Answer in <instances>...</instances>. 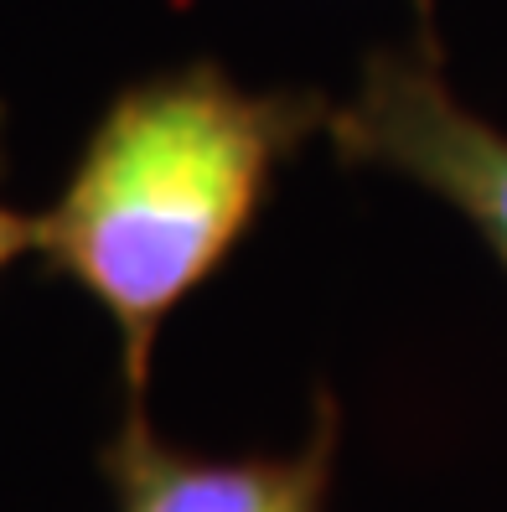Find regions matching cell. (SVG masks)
I'll use <instances>...</instances> for the list:
<instances>
[{"label": "cell", "instance_id": "cell-1", "mask_svg": "<svg viewBox=\"0 0 507 512\" xmlns=\"http://www.w3.org/2000/svg\"><path fill=\"white\" fill-rule=\"evenodd\" d=\"M321 125L316 94H259L218 63L171 68L109 99L42 213L37 254L114 321L125 409H145L171 311L223 269L285 156Z\"/></svg>", "mask_w": 507, "mask_h": 512}, {"label": "cell", "instance_id": "cell-2", "mask_svg": "<svg viewBox=\"0 0 507 512\" xmlns=\"http://www.w3.org/2000/svg\"><path fill=\"white\" fill-rule=\"evenodd\" d=\"M337 156L435 192L507 269V130L471 114L430 52H373L357 94L326 114Z\"/></svg>", "mask_w": 507, "mask_h": 512}, {"label": "cell", "instance_id": "cell-3", "mask_svg": "<svg viewBox=\"0 0 507 512\" xmlns=\"http://www.w3.org/2000/svg\"><path fill=\"white\" fill-rule=\"evenodd\" d=\"M337 435V404L321 394L311 440L295 456L213 461L166 445L145 425V409H125V425L99 450V466L114 512H326Z\"/></svg>", "mask_w": 507, "mask_h": 512}, {"label": "cell", "instance_id": "cell-4", "mask_svg": "<svg viewBox=\"0 0 507 512\" xmlns=\"http://www.w3.org/2000/svg\"><path fill=\"white\" fill-rule=\"evenodd\" d=\"M6 125V114H0ZM0 171H6V130H0ZM42 249V218H26L21 207L0 202V269H11L21 254H37Z\"/></svg>", "mask_w": 507, "mask_h": 512}, {"label": "cell", "instance_id": "cell-5", "mask_svg": "<svg viewBox=\"0 0 507 512\" xmlns=\"http://www.w3.org/2000/svg\"><path fill=\"white\" fill-rule=\"evenodd\" d=\"M414 6H420V16H430V6H435V0H414Z\"/></svg>", "mask_w": 507, "mask_h": 512}]
</instances>
